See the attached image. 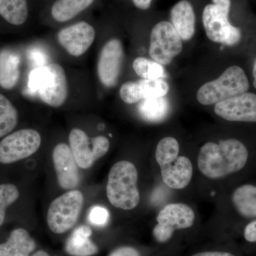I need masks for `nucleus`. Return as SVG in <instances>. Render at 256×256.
I'll return each instance as SVG.
<instances>
[{
    "mask_svg": "<svg viewBox=\"0 0 256 256\" xmlns=\"http://www.w3.org/2000/svg\"><path fill=\"white\" fill-rule=\"evenodd\" d=\"M248 159L246 146L232 138L204 144L198 152L197 164L202 174L212 180H218L244 169Z\"/></svg>",
    "mask_w": 256,
    "mask_h": 256,
    "instance_id": "1",
    "label": "nucleus"
},
{
    "mask_svg": "<svg viewBox=\"0 0 256 256\" xmlns=\"http://www.w3.org/2000/svg\"><path fill=\"white\" fill-rule=\"evenodd\" d=\"M138 170L130 162L122 160L111 168L106 194L112 206L124 210L136 208L140 200L138 188Z\"/></svg>",
    "mask_w": 256,
    "mask_h": 256,
    "instance_id": "2",
    "label": "nucleus"
},
{
    "mask_svg": "<svg viewBox=\"0 0 256 256\" xmlns=\"http://www.w3.org/2000/svg\"><path fill=\"white\" fill-rule=\"evenodd\" d=\"M30 90L38 92L47 105L60 107L68 95V82L65 70L58 64H50L34 69L28 82Z\"/></svg>",
    "mask_w": 256,
    "mask_h": 256,
    "instance_id": "3",
    "label": "nucleus"
},
{
    "mask_svg": "<svg viewBox=\"0 0 256 256\" xmlns=\"http://www.w3.org/2000/svg\"><path fill=\"white\" fill-rule=\"evenodd\" d=\"M248 88L245 72L240 67L233 66L218 78L204 84L197 92L196 99L202 105H214L245 94Z\"/></svg>",
    "mask_w": 256,
    "mask_h": 256,
    "instance_id": "4",
    "label": "nucleus"
},
{
    "mask_svg": "<svg viewBox=\"0 0 256 256\" xmlns=\"http://www.w3.org/2000/svg\"><path fill=\"white\" fill-rule=\"evenodd\" d=\"M42 138L34 129L18 130L0 140V166H10L28 159L40 149Z\"/></svg>",
    "mask_w": 256,
    "mask_h": 256,
    "instance_id": "5",
    "label": "nucleus"
},
{
    "mask_svg": "<svg viewBox=\"0 0 256 256\" xmlns=\"http://www.w3.org/2000/svg\"><path fill=\"white\" fill-rule=\"evenodd\" d=\"M84 196L78 190H72L57 197L50 203L47 224L54 233L64 234L72 228L82 212Z\"/></svg>",
    "mask_w": 256,
    "mask_h": 256,
    "instance_id": "6",
    "label": "nucleus"
},
{
    "mask_svg": "<svg viewBox=\"0 0 256 256\" xmlns=\"http://www.w3.org/2000/svg\"><path fill=\"white\" fill-rule=\"evenodd\" d=\"M193 210L182 203L170 204L160 210L156 217L158 224L153 229V236L160 242H165L180 229L190 228L194 223Z\"/></svg>",
    "mask_w": 256,
    "mask_h": 256,
    "instance_id": "7",
    "label": "nucleus"
},
{
    "mask_svg": "<svg viewBox=\"0 0 256 256\" xmlns=\"http://www.w3.org/2000/svg\"><path fill=\"white\" fill-rule=\"evenodd\" d=\"M182 48V38L169 22L156 24L152 30L149 54L158 63L168 65Z\"/></svg>",
    "mask_w": 256,
    "mask_h": 256,
    "instance_id": "8",
    "label": "nucleus"
},
{
    "mask_svg": "<svg viewBox=\"0 0 256 256\" xmlns=\"http://www.w3.org/2000/svg\"><path fill=\"white\" fill-rule=\"evenodd\" d=\"M70 148L79 168L86 170L107 154L110 148L108 139L104 136L89 138L82 130L74 128L69 134Z\"/></svg>",
    "mask_w": 256,
    "mask_h": 256,
    "instance_id": "9",
    "label": "nucleus"
},
{
    "mask_svg": "<svg viewBox=\"0 0 256 256\" xmlns=\"http://www.w3.org/2000/svg\"><path fill=\"white\" fill-rule=\"evenodd\" d=\"M228 14L214 4L205 6L202 21L207 37L210 41L226 46H234L240 42L242 31L230 24Z\"/></svg>",
    "mask_w": 256,
    "mask_h": 256,
    "instance_id": "10",
    "label": "nucleus"
},
{
    "mask_svg": "<svg viewBox=\"0 0 256 256\" xmlns=\"http://www.w3.org/2000/svg\"><path fill=\"white\" fill-rule=\"evenodd\" d=\"M124 60V50L120 40L112 38L106 42L99 55L98 76L106 88L116 86L120 75Z\"/></svg>",
    "mask_w": 256,
    "mask_h": 256,
    "instance_id": "11",
    "label": "nucleus"
},
{
    "mask_svg": "<svg viewBox=\"0 0 256 256\" xmlns=\"http://www.w3.org/2000/svg\"><path fill=\"white\" fill-rule=\"evenodd\" d=\"M96 38V30L87 22H79L60 30L57 40L69 54L78 57L92 46Z\"/></svg>",
    "mask_w": 256,
    "mask_h": 256,
    "instance_id": "12",
    "label": "nucleus"
},
{
    "mask_svg": "<svg viewBox=\"0 0 256 256\" xmlns=\"http://www.w3.org/2000/svg\"><path fill=\"white\" fill-rule=\"evenodd\" d=\"M214 112L226 120L256 122V94L246 92L218 102Z\"/></svg>",
    "mask_w": 256,
    "mask_h": 256,
    "instance_id": "13",
    "label": "nucleus"
},
{
    "mask_svg": "<svg viewBox=\"0 0 256 256\" xmlns=\"http://www.w3.org/2000/svg\"><path fill=\"white\" fill-rule=\"evenodd\" d=\"M53 162L58 184L64 190L76 188L80 182L78 164L70 146L60 143L53 151Z\"/></svg>",
    "mask_w": 256,
    "mask_h": 256,
    "instance_id": "14",
    "label": "nucleus"
},
{
    "mask_svg": "<svg viewBox=\"0 0 256 256\" xmlns=\"http://www.w3.org/2000/svg\"><path fill=\"white\" fill-rule=\"evenodd\" d=\"M169 90V84L162 79H143L124 82L120 89V96L126 104H134L148 98L163 97Z\"/></svg>",
    "mask_w": 256,
    "mask_h": 256,
    "instance_id": "15",
    "label": "nucleus"
},
{
    "mask_svg": "<svg viewBox=\"0 0 256 256\" xmlns=\"http://www.w3.org/2000/svg\"><path fill=\"white\" fill-rule=\"evenodd\" d=\"M162 178L166 186L173 190H182L190 184L193 175L190 160L178 156L170 164L160 166Z\"/></svg>",
    "mask_w": 256,
    "mask_h": 256,
    "instance_id": "16",
    "label": "nucleus"
},
{
    "mask_svg": "<svg viewBox=\"0 0 256 256\" xmlns=\"http://www.w3.org/2000/svg\"><path fill=\"white\" fill-rule=\"evenodd\" d=\"M171 24L184 41L191 40L195 33L194 10L190 2L182 0L173 6L170 12Z\"/></svg>",
    "mask_w": 256,
    "mask_h": 256,
    "instance_id": "17",
    "label": "nucleus"
},
{
    "mask_svg": "<svg viewBox=\"0 0 256 256\" xmlns=\"http://www.w3.org/2000/svg\"><path fill=\"white\" fill-rule=\"evenodd\" d=\"M35 248L36 242L26 229L15 228L8 240L0 244V256H30Z\"/></svg>",
    "mask_w": 256,
    "mask_h": 256,
    "instance_id": "18",
    "label": "nucleus"
},
{
    "mask_svg": "<svg viewBox=\"0 0 256 256\" xmlns=\"http://www.w3.org/2000/svg\"><path fill=\"white\" fill-rule=\"evenodd\" d=\"M20 56L13 50H0V87L11 90L20 80Z\"/></svg>",
    "mask_w": 256,
    "mask_h": 256,
    "instance_id": "19",
    "label": "nucleus"
},
{
    "mask_svg": "<svg viewBox=\"0 0 256 256\" xmlns=\"http://www.w3.org/2000/svg\"><path fill=\"white\" fill-rule=\"evenodd\" d=\"M92 230L88 226H80L74 230L66 244V252L72 256H92L98 248L90 240Z\"/></svg>",
    "mask_w": 256,
    "mask_h": 256,
    "instance_id": "20",
    "label": "nucleus"
},
{
    "mask_svg": "<svg viewBox=\"0 0 256 256\" xmlns=\"http://www.w3.org/2000/svg\"><path fill=\"white\" fill-rule=\"evenodd\" d=\"M232 201L239 215L248 220H256V185H240L232 194Z\"/></svg>",
    "mask_w": 256,
    "mask_h": 256,
    "instance_id": "21",
    "label": "nucleus"
},
{
    "mask_svg": "<svg viewBox=\"0 0 256 256\" xmlns=\"http://www.w3.org/2000/svg\"><path fill=\"white\" fill-rule=\"evenodd\" d=\"M95 1L96 0H55L50 6V16L57 22H67L90 8Z\"/></svg>",
    "mask_w": 256,
    "mask_h": 256,
    "instance_id": "22",
    "label": "nucleus"
},
{
    "mask_svg": "<svg viewBox=\"0 0 256 256\" xmlns=\"http://www.w3.org/2000/svg\"><path fill=\"white\" fill-rule=\"evenodd\" d=\"M138 110L144 120L160 122L164 120L169 114V102L164 96L148 98L140 102Z\"/></svg>",
    "mask_w": 256,
    "mask_h": 256,
    "instance_id": "23",
    "label": "nucleus"
},
{
    "mask_svg": "<svg viewBox=\"0 0 256 256\" xmlns=\"http://www.w3.org/2000/svg\"><path fill=\"white\" fill-rule=\"evenodd\" d=\"M0 18L13 26H21L28 18V0H0Z\"/></svg>",
    "mask_w": 256,
    "mask_h": 256,
    "instance_id": "24",
    "label": "nucleus"
},
{
    "mask_svg": "<svg viewBox=\"0 0 256 256\" xmlns=\"http://www.w3.org/2000/svg\"><path fill=\"white\" fill-rule=\"evenodd\" d=\"M18 110L11 101L0 94V140L12 132L18 124Z\"/></svg>",
    "mask_w": 256,
    "mask_h": 256,
    "instance_id": "25",
    "label": "nucleus"
},
{
    "mask_svg": "<svg viewBox=\"0 0 256 256\" xmlns=\"http://www.w3.org/2000/svg\"><path fill=\"white\" fill-rule=\"evenodd\" d=\"M21 192L18 185L12 182L0 183V227L4 225L9 210L18 203Z\"/></svg>",
    "mask_w": 256,
    "mask_h": 256,
    "instance_id": "26",
    "label": "nucleus"
},
{
    "mask_svg": "<svg viewBox=\"0 0 256 256\" xmlns=\"http://www.w3.org/2000/svg\"><path fill=\"white\" fill-rule=\"evenodd\" d=\"M180 144L172 137H166L158 142L156 152V159L160 166L170 164L178 156Z\"/></svg>",
    "mask_w": 256,
    "mask_h": 256,
    "instance_id": "27",
    "label": "nucleus"
},
{
    "mask_svg": "<svg viewBox=\"0 0 256 256\" xmlns=\"http://www.w3.org/2000/svg\"><path fill=\"white\" fill-rule=\"evenodd\" d=\"M132 67L138 76L148 80L160 79L164 74V68L162 64L144 57L136 58L133 62Z\"/></svg>",
    "mask_w": 256,
    "mask_h": 256,
    "instance_id": "28",
    "label": "nucleus"
},
{
    "mask_svg": "<svg viewBox=\"0 0 256 256\" xmlns=\"http://www.w3.org/2000/svg\"><path fill=\"white\" fill-rule=\"evenodd\" d=\"M109 218L110 216L108 210L102 206H92L89 212V220L92 225L97 226H105L108 223Z\"/></svg>",
    "mask_w": 256,
    "mask_h": 256,
    "instance_id": "29",
    "label": "nucleus"
},
{
    "mask_svg": "<svg viewBox=\"0 0 256 256\" xmlns=\"http://www.w3.org/2000/svg\"><path fill=\"white\" fill-rule=\"evenodd\" d=\"M244 238L250 242H256V220L247 224L244 229Z\"/></svg>",
    "mask_w": 256,
    "mask_h": 256,
    "instance_id": "30",
    "label": "nucleus"
},
{
    "mask_svg": "<svg viewBox=\"0 0 256 256\" xmlns=\"http://www.w3.org/2000/svg\"><path fill=\"white\" fill-rule=\"evenodd\" d=\"M109 256H140V254L134 248L124 246L116 249Z\"/></svg>",
    "mask_w": 256,
    "mask_h": 256,
    "instance_id": "31",
    "label": "nucleus"
},
{
    "mask_svg": "<svg viewBox=\"0 0 256 256\" xmlns=\"http://www.w3.org/2000/svg\"><path fill=\"white\" fill-rule=\"evenodd\" d=\"M213 4L220 8L227 14H229L230 9V0H212Z\"/></svg>",
    "mask_w": 256,
    "mask_h": 256,
    "instance_id": "32",
    "label": "nucleus"
},
{
    "mask_svg": "<svg viewBox=\"0 0 256 256\" xmlns=\"http://www.w3.org/2000/svg\"><path fill=\"white\" fill-rule=\"evenodd\" d=\"M133 4L138 9L146 10L149 9L152 0H132Z\"/></svg>",
    "mask_w": 256,
    "mask_h": 256,
    "instance_id": "33",
    "label": "nucleus"
},
{
    "mask_svg": "<svg viewBox=\"0 0 256 256\" xmlns=\"http://www.w3.org/2000/svg\"><path fill=\"white\" fill-rule=\"evenodd\" d=\"M192 256H235L228 252H198Z\"/></svg>",
    "mask_w": 256,
    "mask_h": 256,
    "instance_id": "34",
    "label": "nucleus"
},
{
    "mask_svg": "<svg viewBox=\"0 0 256 256\" xmlns=\"http://www.w3.org/2000/svg\"><path fill=\"white\" fill-rule=\"evenodd\" d=\"M252 76L254 77V86L256 88V60L255 63H254V68H252Z\"/></svg>",
    "mask_w": 256,
    "mask_h": 256,
    "instance_id": "35",
    "label": "nucleus"
},
{
    "mask_svg": "<svg viewBox=\"0 0 256 256\" xmlns=\"http://www.w3.org/2000/svg\"><path fill=\"white\" fill-rule=\"evenodd\" d=\"M32 256H50L48 254H46V252H43V250H40V252H35L34 255Z\"/></svg>",
    "mask_w": 256,
    "mask_h": 256,
    "instance_id": "36",
    "label": "nucleus"
}]
</instances>
